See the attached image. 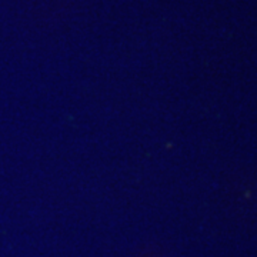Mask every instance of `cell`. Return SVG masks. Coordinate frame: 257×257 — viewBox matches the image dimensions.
I'll return each instance as SVG.
<instances>
[]
</instances>
